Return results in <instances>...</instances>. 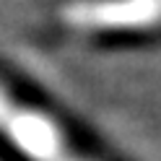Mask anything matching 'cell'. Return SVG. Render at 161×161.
I'll use <instances>...</instances> for the list:
<instances>
[{
  "instance_id": "cell-1",
  "label": "cell",
  "mask_w": 161,
  "mask_h": 161,
  "mask_svg": "<svg viewBox=\"0 0 161 161\" xmlns=\"http://www.w3.org/2000/svg\"><path fill=\"white\" fill-rule=\"evenodd\" d=\"M0 143L21 161H102L60 117L0 83Z\"/></svg>"
}]
</instances>
